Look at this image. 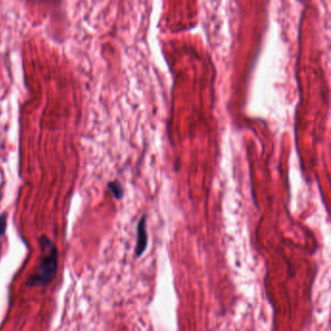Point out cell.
Wrapping results in <instances>:
<instances>
[{
    "instance_id": "1",
    "label": "cell",
    "mask_w": 331,
    "mask_h": 331,
    "mask_svg": "<svg viewBox=\"0 0 331 331\" xmlns=\"http://www.w3.org/2000/svg\"><path fill=\"white\" fill-rule=\"evenodd\" d=\"M41 247L40 263L36 270L27 280L29 287L47 286L52 283L58 272L59 267V251L56 244L46 236H42L39 240Z\"/></svg>"
},
{
    "instance_id": "4",
    "label": "cell",
    "mask_w": 331,
    "mask_h": 331,
    "mask_svg": "<svg viewBox=\"0 0 331 331\" xmlns=\"http://www.w3.org/2000/svg\"><path fill=\"white\" fill-rule=\"evenodd\" d=\"M7 215L3 214L0 216V237H2L5 232H6V228H7Z\"/></svg>"
},
{
    "instance_id": "2",
    "label": "cell",
    "mask_w": 331,
    "mask_h": 331,
    "mask_svg": "<svg viewBox=\"0 0 331 331\" xmlns=\"http://www.w3.org/2000/svg\"><path fill=\"white\" fill-rule=\"evenodd\" d=\"M147 216L144 215L137 226V243H136V250L135 256L140 258L143 256L144 252L148 246V232H147Z\"/></svg>"
},
{
    "instance_id": "3",
    "label": "cell",
    "mask_w": 331,
    "mask_h": 331,
    "mask_svg": "<svg viewBox=\"0 0 331 331\" xmlns=\"http://www.w3.org/2000/svg\"><path fill=\"white\" fill-rule=\"evenodd\" d=\"M108 189L111 191L112 195L114 196V198L116 199H122L125 196L124 188L121 185V183L118 182V181L108 183Z\"/></svg>"
}]
</instances>
